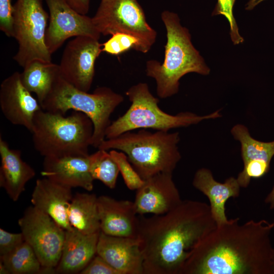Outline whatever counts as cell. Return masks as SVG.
Here are the masks:
<instances>
[{"mask_svg":"<svg viewBox=\"0 0 274 274\" xmlns=\"http://www.w3.org/2000/svg\"><path fill=\"white\" fill-rule=\"evenodd\" d=\"M228 220L195 247L180 274H271L274 222Z\"/></svg>","mask_w":274,"mask_h":274,"instance_id":"1","label":"cell"},{"mask_svg":"<svg viewBox=\"0 0 274 274\" xmlns=\"http://www.w3.org/2000/svg\"><path fill=\"white\" fill-rule=\"evenodd\" d=\"M144 274H180L197 244L217 226L210 205L184 200L163 215H139Z\"/></svg>","mask_w":274,"mask_h":274,"instance_id":"2","label":"cell"},{"mask_svg":"<svg viewBox=\"0 0 274 274\" xmlns=\"http://www.w3.org/2000/svg\"><path fill=\"white\" fill-rule=\"evenodd\" d=\"M161 18L166 30L164 60L147 61L146 71L147 76L155 80L157 95L166 98L178 92L179 81L184 75H208L210 70L193 45L188 29L181 25L178 15L165 10Z\"/></svg>","mask_w":274,"mask_h":274,"instance_id":"3","label":"cell"},{"mask_svg":"<svg viewBox=\"0 0 274 274\" xmlns=\"http://www.w3.org/2000/svg\"><path fill=\"white\" fill-rule=\"evenodd\" d=\"M178 132L141 129L127 131L117 137L105 139L98 147L105 150L124 152L144 180L160 173H172L181 158Z\"/></svg>","mask_w":274,"mask_h":274,"instance_id":"4","label":"cell"},{"mask_svg":"<svg viewBox=\"0 0 274 274\" xmlns=\"http://www.w3.org/2000/svg\"><path fill=\"white\" fill-rule=\"evenodd\" d=\"M93 130L92 121L82 112L65 116L41 109L35 114L30 133L34 148L44 157L87 156Z\"/></svg>","mask_w":274,"mask_h":274,"instance_id":"5","label":"cell"},{"mask_svg":"<svg viewBox=\"0 0 274 274\" xmlns=\"http://www.w3.org/2000/svg\"><path fill=\"white\" fill-rule=\"evenodd\" d=\"M123 100L122 95L107 87H97L91 93L78 89L60 74L41 106L44 110L64 115L70 110L86 115L94 127L91 146L98 148L106 139L111 114Z\"/></svg>","mask_w":274,"mask_h":274,"instance_id":"6","label":"cell"},{"mask_svg":"<svg viewBox=\"0 0 274 274\" xmlns=\"http://www.w3.org/2000/svg\"><path fill=\"white\" fill-rule=\"evenodd\" d=\"M125 93L131 105L122 116L111 123L106 131V139L138 129L169 131L221 117L219 110L204 116L188 112L175 115L167 113L159 107V99L151 93L146 83L133 85Z\"/></svg>","mask_w":274,"mask_h":274,"instance_id":"7","label":"cell"},{"mask_svg":"<svg viewBox=\"0 0 274 274\" xmlns=\"http://www.w3.org/2000/svg\"><path fill=\"white\" fill-rule=\"evenodd\" d=\"M49 15L42 0H17L13 5V38L18 50L14 60L23 68L32 61L52 62L45 43Z\"/></svg>","mask_w":274,"mask_h":274,"instance_id":"8","label":"cell"},{"mask_svg":"<svg viewBox=\"0 0 274 274\" xmlns=\"http://www.w3.org/2000/svg\"><path fill=\"white\" fill-rule=\"evenodd\" d=\"M92 19L101 35L122 32L134 36L146 53L156 41L157 32L148 23L138 0H101Z\"/></svg>","mask_w":274,"mask_h":274,"instance_id":"9","label":"cell"},{"mask_svg":"<svg viewBox=\"0 0 274 274\" xmlns=\"http://www.w3.org/2000/svg\"><path fill=\"white\" fill-rule=\"evenodd\" d=\"M25 241L35 251L46 273L55 272L60 260L65 230L50 216L29 207L18 221Z\"/></svg>","mask_w":274,"mask_h":274,"instance_id":"10","label":"cell"},{"mask_svg":"<svg viewBox=\"0 0 274 274\" xmlns=\"http://www.w3.org/2000/svg\"><path fill=\"white\" fill-rule=\"evenodd\" d=\"M101 52L99 40L75 37L66 45L58 64L61 77L77 89L88 92L94 76L95 62Z\"/></svg>","mask_w":274,"mask_h":274,"instance_id":"11","label":"cell"},{"mask_svg":"<svg viewBox=\"0 0 274 274\" xmlns=\"http://www.w3.org/2000/svg\"><path fill=\"white\" fill-rule=\"evenodd\" d=\"M49 9V19L45 43L52 55L72 37L87 36L99 40L101 34L92 19L73 9L65 0H45Z\"/></svg>","mask_w":274,"mask_h":274,"instance_id":"12","label":"cell"},{"mask_svg":"<svg viewBox=\"0 0 274 274\" xmlns=\"http://www.w3.org/2000/svg\"><path fill=\"white\" fill-rule=\"evenodd\" d=\"M0 107L12 124L22 126L31 132L35 114L42 109L22 84L20 73L15 72L5 79L0 86Z\"/></svg>","mask_w":274,"mask_h":274,"instance_id":"13","label":"cell"},{"mask_svg":"<svg viewBox=\"0 0 274 274\" xmlns=\"http://www.w3.org/2000/svg\"><path fill=\"white\" fill-rule=\"evenodd\" d=\"M182 201L173 173H160L144 180L136 190L133 202L138 215H159L170 211Z\"/></svg>","mask_w":274,"mask_h":274,"instance_id":"14","label":"cell"},{"mask_svg":"<svg viewBox=\"0 0 274 274\" xmlns=\"http://www.w3.org/2000/svg\"><path fill=\"white\" fill-rule=\"evenodd\" d=\"M96 254L120 274H144V257L138 237L111 236L100 231Z\"/></svg>","mask_w":274,"mask_h":274,"instance_id":"15","label":"cell"},{"mask_svg":"<svg viewBox=\"0 0 274 274\" xmlns=\"http://www.w3.org/2000/svg\"><path fill=\"white\" fill-rule=\"evenodd\" d=\"M100 231L120 237H138L139 218L133 201L106 195L97 197Z\"/></svg>","mask_w":274,"mask_h":274,"instance_id":"16","label":"cell"},{"mask_svg":"<svg viewBox=\"0 0 274 274\" xmlns=\"http://www.w3.org/2000/svg\"><path fill=\"white\" fill-rule=\"evenodd\" d=\"M42 175L70 188L93 190V181L89 169V155L45 157Z\"/></svg>","mask_w":274,"mask_h":274,"instance_id":"17","label":"cell"},{"mask_svg":"<svg viewBox=\"0 0 274 274\" xmlns=\"http://www.w3.org/2000/svg\"><path fill=\"white\" fill-rule=\"evenodd\" d=\"M73 197L72 188L47 178L36 181L31 198L35 207L50 216L65 230L73 228L67 211Z\"/></svg>","mask_w":274,"mask_h":274,"instance_id":"18","label":"cell"},{"mask_svg":"<svg viewBox=\"0 0 274 274\" xmlns=\"http://www.w3.org/2000/svg\"><path fill=\"white\" fill-rule=\"evenodd\" d=\"M100 232L87 234L74 228L65 230L61 255L55 272L80 273L96 254Z\"/></svg>","mask_w":274,"mask_h":274,"instance_id":"19","label":"cell"},{"mask_svg":"<svg viewBox=\"0 0 274 274\" xmlns=\"http://www.w3.org/2000/svg\"><path fill=\"white\" fill-rule=\"evenodd\" d=\"M192 185L208 198L217 225L227 222L225 203L228 199L237 197L240 193L241 186L237 179L231 177L224 183H220L215 180L210 169L201 168L194 174Z\"/></svg>","mask_w":274,"mask_h":274,"instance_id":"20","label":"cell"},{"mask_svg":"<svg viewBox=\"0 0 274 274\" xmlns=\"http://www.w3.org/2000/svg\"><path fill=\"white\" fill-rule=\"evenodd\" d=\"M0 155V186L12 200L17 201L25 190L26 183L35 176V170L22 160L21 151L10 148L1 136Z\"/></svg>","mask_w":274,"mask_h":274,"instance_id":"21","label":"cell"},{"mask_svg":"<svg viewBox=\"0 0 274 274\" xmlns=\"http://www.w3.org/2000/svg\"><path fill=\"white\" fill-rule=\"evenodd\" d=\"M71 226L84 234L100 231L97 197L94 194L78 193L73 196L67 211Z\"/></svg>","mask_w":274,"mask_h":274,"instance_id":"22","label":"cell"},{"mask_svg":"<svg viewBox=\"0 0 274 274\" xmlns=\"http://www.w3.org/2000/svg\"><path fill=\"white\" fill-rule=\"evenodd\" d=\"M60 74L58 64L36 60L23 68L20 78L25 88L36 94L41 105Z\"/></svg>","mask_w":274,"mask_h":274,"instance_id":"23","label":"cell"},{"mask_svg":"<svg viewBox=\"0 0 274 274\" xmlns=\"http://www.w3.org/2000/svg\"><path fill=\"white\" fill-rule=\"evenodd\" d=\"M0 257L10 273H46L33 248L25 241L13 251Z\"/></svg>","mask_w":274,"mask_h":274,"instance_id":"24","label":"cell"},{"mask_svg":"<svg viewBox=\"0 0 274 274\" xmlns=\"http://www.w3.org/2000/svg\"><path fill=\"white\" fill-rule=\"evenodd\" d=\"M234 138L241 145L243 163L251 160H263L270 163L274 155V141L263 142L253 138L248 128L242 124L234 125L231 130Z\"/></svg>","mask_w":274,"mask_h":274,"instance_id":"25","label":"cell"},{"mask_svg":"<svg viewBox=\"0 0 274 274\" xmlns=\"http://www.w3.org/2000/svg\"><path fill=\"white\" fill-rule=\"evenodd\" d=\"M89 169L94 180L100 181L110 189L116 187L119 170L107 150L98 149L89 155Z\"/></svg>","mask_w":274,"mask_h":274,"instance_id":"26","label":"cell"},{"mask_svg":"<svg viewBox=\"0 0 274 274\" xmlns=\"http://www.w3.org/2000/svg\"><path fill=\"white\" fill-rule=\"evenodd\" d=\"M131 49L146 53L143 45L137 38L125 33H115L102 44V51L112 55H119Z\"/></svg>","mask_w":274,"mask_h":274,"instance_id":"27","label":"cell"},{"mask_svg":"<svg viewBox=\"0 0 274 274\" xmlns=\"http://www.w3.org/2000/svg\"><path fill=\"white\" fill-rule=\"evenodd\" d=\"M109 153L117 163L127 187L130 190H136L140 188L144 184V180L134 169L127 155L117 150H111Z\"/></svg>","mask_w":274,"mask_h":274,"instance_id":"28","label":"cell"},{"mask_svg":"<svg viewBox=\"0 0 274 274\" xmlns=\"http://www.w3.org/2000/svg\"><path fill=\"white\" fill-rule=\"evenodd\" d=\"M236 0H217V3L212 13V15L224 16L230 26V35L231 41L234 45H238L244 42V38L239 33L238 28L233 16V6Z\"/></svg>","mask_w":274,"mask_h":274,"instance_id":"29","label":"cell"},{"mask_svg":"<svg viewBox=\"0 0 274 274\" xmlns=\"http://www.w3.org/2000/svg\"><path fill=\"white\" fill-rule=\"evenodd\" d=\"M270 163L263 160H251L244 163L243 170L240 172L237 180L241 187L246 188L251 179L259 178L269 170Z\"/></svg>","mask_w":274,"mask_h":274,"instance_id":"30","label":"cell"},{"mask_svg":"<svg viewBox=\"0 0 274 274\" xmlns=\"http://www.w3.org/2000/svg\"><path fill=\"white\" fill-rule=\"evenodd\" d=\"M0 30L8 37H13V5L11 0H0Z\"/></svg>","mask_w":274,"mask_h":274,"instance_id":"31","label":"cell"},{"mask_svg":"<svg viewBox=\"0 0 274 274\" xmlns=\"http://www.w3.org/2000/svg\"><path fill=\"white\" fill-rule=\"evenodd\" d=\"M24 242L22 232L13 233L0 228V256L13 251Z\"/></svg>","mask_w":274,"mask_h":274,"instance_id":"32","label":"cell"},{"mask_svg":"<svg viewBox=\"0 0 274 274\" xmlns=\"http://www.w3.org/2000/svg\"><path fill=\"white\" fill-rule=\"evenodd\" d=\"M81 274H120L101 257L96 254L80 272Z\"/></svg>","mask_w":274,"mask_h":274,"instance_id":"33","label":"cell"},{"mask_svg":"<svg viewBox=\"0 0 274 274\" xmlns=\"http://www.w3.org/2000/svg\"><path fill=\"white\" fill-rule=\"evenodd\" d=\"M75 11L81 14L86 15L89 9L90 0H65Z\"/></svg>","mask_w":274,"mask_h":274,"instance_id":"34","label":"cell"},{"mask_svg":"<svg viewBox=\"0 0 274 274\" xmlns=\"http://www.w3.org/2000/svg\"><path fill=\"white\" fill-rule=\"evenodd\" d=\"M265 202L269 204L270 209H274V185L265 198Z\"/></svg>","mask_w":274,"mask_h":274,"instance_id":"35","label":"cell"},{"mask_svg":"<svg viewBox=\"0 0 274 274\" xmlns=\"http://www.w3.org/2000/svg\"><path fill=\"white\" fill-rule=\"evenodd\" d=\"M265 0H250L247 3L246 10H251L259 3Z\"/></svg>","mask_w":274,"mask_h":274,"instance_id":"36","label":"cell"},{"mask_svg":"<svg viewBox=\"0 0 274 274\" xmlns=\"http://www.w3.org/2000/svg\"><path fill=\"white\" fill-rule=\"evenodd\" d=\"M0 273L10 274V272L4 264L0 261Z\"/></svg>","mask_w":274,"mask_h":274,"instance_id":"37","label":"cell"},{"mask_svg":"<svg viewBox=\"0 0 274 274\" xmlns=\"http://www.w3.org/2000/svg\"><path fill=\"white\" fill-rule=\"evenodd\" d=\"M271 274H274V248H273V255L272 257V271Z\"/></svg>","mask_w":274,"mask_h":274,"instance_id":"38","label":"cell"}]
</instances>
